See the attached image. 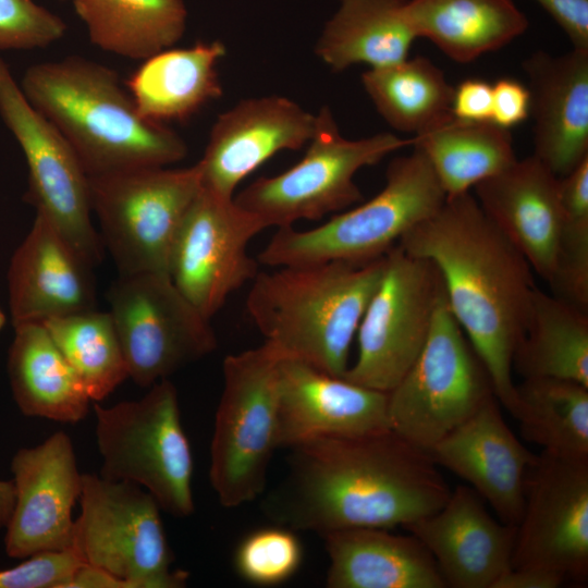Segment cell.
Segmentation results:
<instances>
[{
	"label": "cell",
	"mask_w": 588,
	"mask_h": 588,
	"mask_svg": "<svg viewBox=\"0 0 588 588\" xmlns=\"http://www.w3.org/2000/svg\"><path fill=\"white\" fill-rule=\"evenodd\" d=\"M316 114L281 96L241 100L221 113L196 163L201 185L234 197L237 185L281 150H296L313 137Z\"/></svg>",
	"instance_id": "19"
},
{
	"label": "cell",
	"mask_w": 588,
	"mask_h": 588,
	"mask_svg": "<svg viewBox=\"0 0 588 588\" xmlns=\"http://www.w3.org/2000/svg\"><path fill=\"white\" fill-rule=\"evenodd\" d=\"M4 323H5V316L0 309V329L3 327Z\"/></svg>",
	"instance_id": "46"
},
{
	"label": "cell",
	"mask_w": 588,
	"mask_h": 588,
	"mask_svg": "<svg viewBox=\"0 0 588 588\" xmlns=\"http://www.w3.org/2000/svg\"><path fill=\"white\" fill-rule=\"evenodd\" d=\"M444 298L442 275L431 260L392 247L356 333V360L344 378L390 392L419 355Z\"/></svg>",
	"instance_id": "12"
},
{
	"label": "cell",
	"mask_w": 588,
	"mask_h": 588,
	"mask_svg": "<svg viewBox=\"0 0 588 588\" xmlns=\"http://www.w3.org/2000/svg\"><path fill=\"white\" fill-rule=\"evenodd\" d=\"M329 558V588H444L440 571L412 534L348 528L321 535Z\"/></svg>",
	"instance_id": "25"
},
{
	"label": "cell",
	"mask_w": 588,
	"mask_h": 588,
	"mask_svg": "<svg viewBox=\"0 0 588 588\" xmlns=\"http://www.w3.org/2000/svg\"><path fill=\"white\" fill-rule=\"evenodd\" d=\"M407 0H341L326 23L315 52L332 71L352 65L382 68L408 58L417 38Z\"/></svg>",
	"instance_id": "29"
},
{
	"label": "cell",
	"mask_w": 588,
	"mask_h": 588,
	"mask_svg": "<svg viewBox=\"0 0 588 588\" xmlns=\"http://www.w3.org/2000/svg\"><path fill=\"white\" fill-rule=\"evenodd\" d=\"M304 157L292 168L260 177L234 200L261 218L268 228L292 226L298 220H319L363 199L354 181L358 170L373 166L391 152L412 146V138L379 133L347 139L333 114L322 107Z\"/></svg>",
	"instance_id": "10"
},
{
	"label": "cell",
	"mask_w": 588,
	"mask_h": 588,
	"mask_svg": "<svg viewBox=\"0 0 588 588\" xmlns=\"http://www.w3.org/2000/svg\"><path fill=\"white\" fill-rule=\"evenodd\" d=\"M15 502V488L12 480H0V528L8 525Z\"/></svg>",
	"instance_id": "45"
},
{
	"label": "cell",
	"mask_w": 588,
	"mask_h": 588,
	"mask_svg": "<svg viewBox=\"0 0 588 588\" xmlns=\"http://www.w3.org/2000/svg\"><path fill=\"white\" fill-rule=\"evenodd\" d=\"M11 471L15 502L5 526L7 554L26 559L71 549L72 511L79 500L83 474L68 433L57 431L36 446L20 449Z\"/></svg>",
	"instance_id": "17"
},
{
	"label": "cell",
	"mask_w": 588,
	"mask_h": 588,
	"mask_svg": "<svg viewBox=\"0 0 588 588\" xmlns=\"http://www.w3.org/2000/svg\"><path fill=\"white\" fill-rule=\"evenodd\" d=\"M530 95L516 78L502 77L492 84L491 122L510 130L529 118Z\"/></svg>",
	"instance_id": "40"
},
{
	"label": "cell",
	"mask_w": 588,
	"mask_h": 588,
	"mask_svg": "<svg viewBox=\"0 0 588 588\" xmlns=\"http://www.w3.org/2000/svg\"><path fill=\"white\" fill-rule=\"evenodd\" d=\"M0 117L26 159L25 200L91 267L99 265L105 248L91 221L88 174L64 136L28 102L1 57Z\"/></svg>",
	"instance_id": "14"
},
{
	"label": "cell",
	"mask_w": 588,
	"mask_h": 588,
	"mask_svg": "<svg viewBox=\"0 0 588 588\" xmlns=\"http://www.w3.org/2000/svg\"><path fill=\"white\" fill-rule=\"evenodd\" d=\"M65 22L35 0H0V50L40 49L61 39Z\"/></svg>",
	"instance_id": "38"
},
{
	"label": "cell",
	"mask_w": 588,
	"mask_h": 588,
	"mask_svg": "<svg viewBox=\"0 0 588 588\" xmlns=\"http://www.w3.org/2000/svg\"><path fill=\"white\" fill-rule=\"evenodd\" d=\"M562 222L553 294L588 311V158L559 177Z\"/></svg>",
	"instance_id": "36"
},
{
	"label": "cell",
	"mask_w": 588,
	"mask_h": 588,
	"mask_svg": "<svg viewBox=\"0 0 588 588\" xmlns=\"http://www.w3.org/2000/svg\"><path fill=\"white\" fill-rule=\"evenodd\" d=\"M388 393L391 429L426 450L495 396L490 375L446 296L419 355Z\"/></svg>",
	"instance_id": "11"
},
{
	"label": "cell",
	"mask_w": 588,
	"mask_h": 588,
	"mask_svg": "<svg viewBox=\"0 0 588 588\" xmlns=\"http://www.w3.org/2000/svg\"><path fill=\"white\" fill-rule=\"evenodd\" d=\"M512 367L524 379L558 378L588 387V311L536 287Z\"/></svg>",
	"instance_id": "30"
},
{
	"label": "cell",
	"mask_w": 588,
	"mask_h": 588,
	"mask_svg": "<svg viewBox=\"0 0 588 588\" xmlns=\"http://www.w3.org/2000/svg\"><path fill=\"white\" fill-rule=\"evenodd\" d=\"M397 245L439 269L449 308L486 366L510 413L512 362L536 290L532 269L487 217L470 192L446 197Z\"/></svg>",
	"instance_id": "2"
},
{
	"label": "cell",
	"mask_w": 588,
	"mask_h": 588,
	"mask_svg": "<svg viewBox=\"0 0 588 588\" xmlns=\"http://www.w3.org/2000/svg\"><path fill=\"white\" fill-rule=\"evenodd\" d=\"M8 373L25 416L77 422L87 415L91 400L42 323L14 326Z\"/></svg>",
	"instance_id": "27"
},
{
	"label": "cell",
	"mask_w": 588,
	"mask_h": 588,
	"mask_svg": "<svg viewBox=\"0 0 588 588\" xmlns=\"http://www.w3.org/2000/svg\"><path fill=\"white\" fill-rule=\"evenodd\" d=\"M81 513L71 549L84 564L101 568L127 588H181L188 573L173 569L160 506L128 481L83 474Z\"/></svg>",
	"instance_id": "9"
},
{
	"label": "cell",
	"mask_w": 588,
	"mask_h": 588,
	"mask_svg": "<svg viewBox=\"0 0 588 588\" xmlns=\"http://www.w3.org/2000/svg\"><path fill=\"white\" fill-rule=\"evenodd\" d=\"M492 84L467 78L453 88L451 113L461 121L491 122Z\"/></svg>",
	"instance_id": "41"
},
{
	"label": "cell",
	"mask_w": 588,
	"mask_h": 588,
	"mask_svg": "<svg viewBox=\"0 0 588 588\" xmlns=\"http://www.w3.org/2000/svg\"><path fill=\"white\" fill-rule=\"evenodd\" d=\"M83 564L72 549L36 553L0 571V588H69Z\"/></svg>",
	"instance_id": "39"
},
{
	"label": "cell",
	"mask_w": 588,
	"mask_h": 588,
	"mask_svg": "<svg viewBox=\"0 0 588 588\" xmlns=\"http://www.w3.org/2000/svg\"><path fill=\"white\" fill-rule=\"evenodd\" d=\"M69 588H127L126 585L110 573L83 564L75 573Z\"/></svg>",
	"instance_id": "44"
},
{
	"label": "cell",
	"mask_w": 588,
	"mask_h": 588,
	"mask_svg": "<svg viewBox=\"0 0 588 588\" xmlns=\"http://www.w3.org/2000/svg\"><path fill=\"white\" fill-rule=\"evenodd\" d=\"M225 53L219 40L171 47L144 60L125 86L145 119L185 121L222 96L217 65Z\"/></svg>",
	"instance_id": "26"
},
{
	"label": "cell",
	"mask_w": 588,
	"mask_h": 588,
	"mask_svg": "<svg viewBox=\"0 0 588 588\" xmlns=\"http://www.w3.org/2000/svg\"><path fill=\"white\" fill-rule=\"evenodd\" d=\"M99 49L146 60L171 48L183 36L187 9L183 0H71Z\"/></svg>",
	"instance_id": "31"
},
{
	"label": "cell",
	"mask_w": 588,
	"mask_h": 588,
	"mask_svg": "<svg viewBox=\"0 0 588 588\" xmlns=\"http://www.w3.org/2000/svg\"><path fill=\"white\" fill-rule=\"evenodd\" d=\"M128 378L149 388L217 348L210 319L166 272L119 275L107 292Z\"/></svg>",
	"instance_id": "13"
},
{
	"label": "cell",
	"mask_w": 588,
	"mask_h": 588,
	"mask_svg": "<svg viewBox=\"0 0 588 588\" xmlns=\"http://www.w3.org/2000/svg\"><path fill=\"white\" fill-rule=\"evenodd\" d=\"M88 177L91 211L119 275L168 273L175 236L201 188L196 164L134 168Z\"/></svg>",
	"instance_id": "8"
},
{
	"label": "cell",
	"mask_w": 588,
	"mask_h": 588,
	"mask_svg": "<svg viewBox=\"0 0 588 588\" xmlns=\"http://www.w3.org/2000/svg\"><path fill=\"white\" fill-rule=\"evenodd\" d=\"M406 14L417 38L457 63L506 46L529 24L513 0H407Z\"/></svg>",
	"instance_id": "28"
},
{
	"label": "cell",
	"mask_w": 588,
	"mask_h": 588,
	"mask_svg": "<svg viewBox=\"0 0 588 588\" xmlns=\"http://www.w3.org/2000/svg\"><path fill=\"white\" fill-rule=\"evenodd\" d=\"M412 146L427 158L446 197L470 192L517 160L510 130L453 115L416 134Z\"/></svg>",
	"instance_id": "32"
},
{
	"label": "cell",
	"mask_w": 588,
	"mask_h": 588,
	"mask_svg": "<svg viewBox=\"0 0 588 588\" xmlns=\"http://www.w3.org/2000/svg\"><path fill=\"white\" fill-rule=\"evenodd\" d=\"M403 528L429 551L445 587L493 588L512 567L516 527L491 516L469 486H457L439 510Z\"/></svg>",
	"instance_id": "21"
},
{
	"label": "cell",
	"mask_w": 588,
	"mask_h": 588,
	"mask_svg": "<svg viewBox=\"0 0 588 588\" xmlns=\"http://www.w3.org/2000/svg\"><path fill=\"white\" fill-rule=\"evenodd\" d=\"M474 196L532 271L551 284L562 222L559 177L532 155L475 185Z\"/></svg>",
	"instance_id": "22"
},
{
	"label": "cell",
	"mask_w": 588,
	"mask_h": 588,
	"mask_svg": "<svg viewBox=\"0 0 588 588\" xmlns=\"http://www.w3.org/2000/svg\"><path fill=\"white\" fill-rule=\"evenodd\" d=\"M149 388L139 400L94 404L100 476L136 483L161 510L186 517L194 512V466L177 391L169 379Z\"/></svg>",
	"instance_id": "6"
},
{
	"label": "cell",
	"mask_w": 588,
	"mask_h": 588,
	"mask_svg": "<svg viewBox=\"0 0 588 588\" xmlns=\"http://www.w3.org/2000/svg\"><path fill=\"white\" fill-rule=\"evenodd\" d=\"M71 365L91 401H101L125 379L128 370L109 311L91 309L42 323Z\"/></svg>",
	"instance_id": "35"
},
{
	"label": "cell",
	"mask_w": 588,
	"mask_h": 588,
	"mask_svg": "<svg viewBox=\"0 0 588 588\" xmlns=\"http://www.w3.org/2000/svg\"><path fill=\"white\" fill-rule=\"evenodd\" d=\"M389 393L282 357L278 382V449L391 428Z\"/></svg>",
	"instance_id": "18"
},
{
	"label": "cell",
	"mask_w": 588,
	"mask_h": 588,
	"mask_svg": "<svg viewBox=\"0 0 588 588\" xmlns=\"http://www.w3.org/2000/svg\"><path fill=\"white\" fill-rule=\"evenodd\" d=\"M566 581L565 577L553 571L511 567L497 580L493 588H558Z\"/></svg>",
	"instance_id": "43"
},
{
	"label": "cell",
	"mask_w": 588,
	"mask_h": 588,
	"mask_svg": "<svg viewBox=\"0 0 588 588\" xmlns=\"http://www.w3.org/2000/svg\"><path fill=\"white\" fill-rule=\"evenodd\" d=\"M61 1H71V0H61Z\"/></svg>",
	"instance_id": "47"
},
{
	"label": "cell",
	"mask_w": 588,
	"mask_h": 588,
	"mask_svg": "<svg viewBox=\"0 0 588 588\" xmlns=\"http://www.w3.org/2000/svg\"><path fill=\"white\" fill-rule=\"evenodd\" d=\"M384 256L363 264L332 260L258 272L246 298L247 313L282 357L344 377Z\"/></svg>",
	"instance_id": "4"
},
{
	"label": "cell",
	"mask_w": 588,
	"mask_h": 588,
	"mask_svg": "<svg viewBox=\"0 0 588 588\" xmlns=\"http://www.w3.org/2000/svg\"><path fill=\"white\" fill-rule=\"evenodd\" d=\"M362 84L379 114L400 132L416 135L452 117L454 87L425 56L368 69Z\"/></svg>",
	"instance_id": "34"
},
{
	"label": "cell",
	"mask_w": 588,
	"mask_h": 588,
	"mask_svg": "<svg viewBox=\"0 0 588 588\" xmlns=\"http://www.w3.org/2000/svg\"><path fill=\"white\" fill-rule=\"evenodd\" d=\"M500 405L491 396L428 451L439 467L467 481L501 522L516 527L523 513L527 473L537 454L513 433Z\"/></svg>",
	"instance_id": "20"
},
{
	"label": "cell",
	"mask_w": 588,
	"mask_h": 588,
	"mask_svg": "<svg viewBox=\"0 0 588 588\" xmlns=\"http://www.w3.org/2000/svg\"><path fill=\"white\" fill-rule=\"evenodd\" d=\"M446 195L424 154L391 160L383 188L371 199L309 230L279 228L259 254L273 268L332 260L368 262L434 213Z\"/></svg>",
	"instance_id": "5"
},
{
	"label": "cell",
	"mask_w": 588,
	"mask_h": 588,
	"mask_svg": "<svg viewBox=\"0 0 588 588\" xmlns=\"http://www.w3.org/2000/svg\"><path fill=\"white\" fill-rule=\"evenodd\" d=\"M512 567L544 568L566 580H587L588 460L544 451L537 455L526 477Z\"/></svg>",
	"instance_id": "16"
},
{
	"label": "cell",
	"mask_w": 588,
	"mask_h": 588,
	"mask_svg": "<svg viewBox=\"0 0 588 588\" xmlns=\"http://www.w3.org/2000/svg\"><path fill=\"white\" fill-rule=\"evenodd\" d=\"M510 414L523 437L555 456L588 460V387L566 379L526 378Z\"/></svg>",
	"instance_id": "33"
},
{
	"label": "cell",
	"mask_w": 588,
	"mask_h": 588,
	"mask_svg": "<svg viewBox=\"0 0 588 588\" xmlns=\"http://www.w3.org/2000/svg\"><path fill=\"white\" fill-rule=\"evenodd\" d=\"M289 450L287 473L261 509L294 531L404 527L439 510L451 493L429 451L391 428Z\"/></svg>",
	"instance_id": "1"
},
{
	"label": "cell",
	"mask_w": 588,
	"mask_h": 588,
	"mask_svg": "<svg viewBox=\"0 0 588 588\" xmlns=\"http://www.w3.org/2000/svg\"><path fill=\"white\" fill-rule=\"evenodd\" d=\"M522 68L530 95L534 156L562 177L588 158V49L538 50Z\"/></svg>",
	"instance_id": "23"
},
{
	"label": "cell",
	"mask_w": 588,
	"mask_h": 588,
	"mask_svg": "<svg viewBox=\"0 0 588 588\" xmlns=\"http://www.w3.org/2000/svg\"><path fill=\"white\" fill-rule=\"evenodd\" d=\"M20 87L64 136L89 175L167 167L187 154L166 124L145 119L112 69L79 56L28 66Z\"/></svg>",
	"instance_id": "3"
},
{
	"label": "cell",
	"mask_w": 588,
	"mask_h": 588,
	"mask_svg": "<svg viewBox=\"0 0 588 588\" xmlns=\"http://www.w3.org/2000/svg\"><path fill=\"white\" fill-rule=\"evenodd\" d=\"M93 268L53 226L36 215L9 266L13 327L96 309Z\"/></svg>",
	"instance_id": "24"
},
{
	"label": "cell",
	"mask_w": 588,
	"mask_h": 588,
	"mask_svg": "<svg viewBox=\"0 0 588 588\" xmlns=\"http://www.w3.org/2000/svg\"><path fill=\"white\" fill-rule=\"evenodd\" d=\"M282 356L269 343L228 355L215 416L209 480L220 503L236 507L260 497L278 449V382Z\"/></svg>",
	"instance_id": "7"
},
{
	"label": "cell",
	"mask_w": 588,
	"mask_h": 588,
	"mask_svg": "<svg viewBox=\"0 0 588 588\" xmlns=\"http://www.w3.org/2000/svg\"><path fill=\"white\" fill-rule=\"evenodd\" d=\"M268 225L257 215L201 185L175 236L168 275L210 319L229 296L257 275L249 242Z\"/></svg>",
	"instance_id": "15"
},
{
	"label": "cell",
	"mask_w": 588,
	"mask_h": 588,
	"mask_svg": "<svg viewBox=\"0 0 588 588\" xmlns=\"http://www.w3.org/2000/svg\"><path fill=\"white\" fill-rule=\"evenodd\" d=\"M561 27L574 48L588 49V0H532Z\"/></svg>",
	"instance_id": "42"
},
{
	"label": "cell",
	"mask_w": 588,
	"mask_h": 588,
	"mask_svg": "<svg viewBox=\"0 0 588 588\" xmlns=\"http://www.w3.org/2000/svg\"><path fill=\"white\" fill-rule=\"evenodd\" d=\"M303 561V547L283 526L259 528L248 534L234 553V568L242 579L257 586H275L290 579Z\"/></svg>",
	"instance_id": "37"
}]
</instances>
